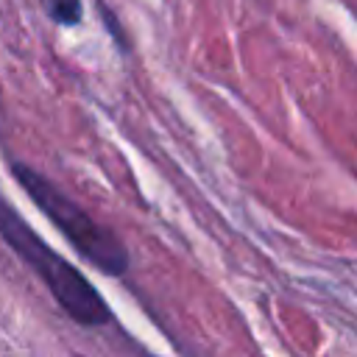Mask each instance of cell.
I'll return each mask as SVG.
<instances>
[{"label": "cell", "instance_id": "cell-1", "mask_svg": "<svg viewBox=\"0 0 357 357\" xmlns=\"http://www.w3.org/2000/svg\"><path fill=\"white\" fill-rule=\"evenodd\" d=\"M0 240L45 282L59 307L81 326H106L114 312L103 301L100 290L64 257H59L0 195Z\"/></svg>", "mask_w": 357, "mask_h": 357}, {"label": "cell", "instance_id": "cell-2", "mask_svg": "<svg viewBox=\"0 0 357 357\" xmlns=\"http://www.w3.org/2000/svg\"><path fill=\"white\" fill-rule=\"evenodd\" d=\"M11 176L84 259H89L106 276L128 273L131 265L128 248L112 229L100 226L86 209H81L70 195H64L47 176L33 170L31 165L11 162Z\"/></svg>", "mask_w": 357, "mask_h": 357}, {"label": "cell", "instance_id": "cell-3", "mask_svg": "<svg viewBox=\"0 0 357 357\" xmlns=\"http://www.w3.org/2000/svg\"><path fill=\"white\" fill-rule=\"evenodd\" d=\"M42 3H45L47 17L56 25L73 28V25H78L84 20V3L81 0H42Z\"/></svg>", "mask_w": 357, "mask_h": 357}, {"label": "cell", "instance_id": "cell-4", "mask_svg": "<svg viewBox=\"0 0 357 357\" xmlns=\"http://www.w3.org/2000/svg\"><path fill=\"white\" fill-rule=\"evenodd\" d=\"M98 14H100V22H103V28L109 31V36L114 39V45H117V50L120 53H128V39H126V31H123V25H120V20H117V14L103 3V0H98Z\"/></svg>", "mask_w": 357, "mask_h": 357}]
</instances>
